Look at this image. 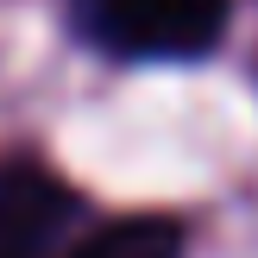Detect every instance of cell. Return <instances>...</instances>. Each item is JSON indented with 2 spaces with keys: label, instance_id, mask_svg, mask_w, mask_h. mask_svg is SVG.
Returning a JSON list of instances; mask_svg holds the SVG:
<instances>
[{
  "label": "cell",
  "instance_id": "1",
  "mask_svg": "<svg viewBox=\"0 0 258 258\" xmlns=\"http://www.w3.org/2000/svg\"><path fill=\"white\" fill-rule=\"evenodd\" d=\"M82 25L120 57H196L221 38L227 0H82Z\"/></svg>",
  "mask_w": 258,
  "mask_h": 258
},
{
  "label": "cell",
  "instance_id": "2",
  "mask_svg": "<svg viewBox=\"0 0 258 258\" xmlns=\"http://www.w3.org/2000/svg\"><path fill=\"white\" fill-rule=\"evenodd\" d=\"M70 221V189L38 164H0V258H38Z\"/></svg>",
  "mask_w": 258,
  "mask_h": 258
},
{
  "label": "cell",
  "instance_id": "3",
  "mask_svg": "<svg viewBox=\"0 0 258 258\" xmlns=\"http://www.w3.org/2000/svg\"><path fill=\"white\" fill-rule=\"evenodd\" d=\"M183 252V233L158 214H133V221H113L101 227L76 258H176Z\"/></svg>",
  "mask_w": 258,
  "mask_h": 258
}]
</instances>
